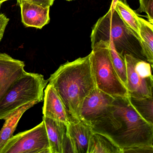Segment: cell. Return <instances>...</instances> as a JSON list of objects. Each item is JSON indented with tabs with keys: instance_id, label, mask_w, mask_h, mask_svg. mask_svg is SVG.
Instances as JSON below:
<instances>
[{
	"instance_id": "4fadbf2b",
	"label": "cell",
	"mask_w": 153,
	"mask_h": 153,
	"mask_svg": "<svg viewBox=\"0 0 153 153\" xmlns=\"http://www.w3.org/2000/svg\"><path fill=\"white\" fill-rule=\"evenodd\" d=\"M50 143L51 153H62V146L67 133V125L59 121L43 116Z\"/></svg>"
},
{
	"instance_id": "6da1fadb",
	"label": "cell",
	"mask_w": 153,
	"mask_h": 153,
	"mask_svg": "<svg viewBox=\"0 0 153 153\" xmlns=\"http://www.w3.org/2000/svg\"><path fill=\"white\" fill-rule=\"evenodd\" d=\"M93 132L107 136L122 150L153 146V124L137 112L128 97H114L111 115Z\"/></svg>"
},
{
	"instance_id": "8fae6325",
	"label": "cell",
	"mask_w": 153,
	"mask_h": 153,
	"mask_svg": "<svg viewBox=\"0 0 153 153\" xmlns=\"http://www.w3.org/2000/svg\"><path fill=\"white\" fill-rule=\"evenodd\" d=\"M18 3L21 9L22 23L26 27L42 29L50 23V7H45L24 1Z\"/></svg>"
},
{
	"instance_id": "277c9868",
	"label": "cell",
	"mask_w": 153,
	"mask_h": 153,
	"mask_svg": "<svg viewBox=\"0 0 153 153\" xmlns=\"http://www.w3.org/2000/svg\"><path fill=\"white\" fill-rule=\"evenodd\" d=\"M48 79L42 74L26 71L5 94L0 101V120L6 118L19 108L35 101L44 100V89Z\"/></svg>"
},
{
	"instance_id": "9a60e30c",
	"label": "cell",
	"mask_w": 153,
	"mask_h": 153,
	"mask_svg": "<svg viewBox=\"0 0 153 153\" xmlns=\"http://www.w3.org/2000/svg\"><path fill=\"white\" fill-rule=\"evenodd\" d=\"M114 9L123 22L140 42V24L137 14L128 5L120 0L116 2Z\"/></svg>"
},
{
	"instance_id": "3957f363",
	"label": "cell",
	"mask_w": 153,
	"mask_h": 153,
	"mask_svg": "<svg viewBox=\"0 0 153 153\" xmlns=\"http://www.w3.org/2000/svg\"><path fill=\"white\" fill-rule=\"evenodd\" d=\"M91 47L100 41L111 42L116 51L123 57L130 54L147 61L138 40L127 27L115 11L110 7L92 27L90 35Z\"/></svg>"
},
{
	"instance_id": "ffe728a7",
	"label": "cell",
	"mask_w": 153,
	"mask_h": 153,
	"mask_svg": "<svg viewBox=\"0 0 153 153\" xmlns=\"http://www.w3.org/2000/svg\"><path fill=\"white\" fill-rule=\"evenodd\" d=\"M123 153H153V146H141L123 150Z\"/></svg>"
},
{
	"instance_id": "8992f818",
	"label": "cell",
	"mask_w": 153,
	"mask_h": 153,
	"mask_svg": "<svg viewBox=\"0 0 153 153\" xmlns=\"http://www.w3.org/2000/svg\"><path fill=\"white\" fill-rule=\"evenodd\" d=\"M128 97L137 98L153 96V66L146 61L125 54Z\"/></svg>"
},
{
	"instance_id": "7a4b0ae2",
	"label": "cell",
	"mask_w": 153,
	"mask_h": 153,
	"mask_svg": "<svg viewBox=\"0 0 153 153\" xmlns=\"http://www.w3.org/2000/svg\"><path fill=\"white\" fill-rule=\"evenodd\" d=\"M48 81L60 97L70 121L79 120L84 100L97 88L89 54L61 65Z\"/></svg>"
},
{
	"instance_id": "d4e9b609",
	"label": "cell",
	"mask_w": 153,
	"mask_h": 153,
	"mask_svg": "<svg viewBox=\"0 0 153 153\" xmlns=\"http://www.w3.org/2000/svg\"><path fill=\"white\" fill-rule=\"evenodd\" d=\"M151 1L153 0H139L140 7L137 10V12H138L139 13L145 12L147 5L148 4L149 2H150Z\"/></svg>"
},
{
	"instance_id": "5bb4252c",
	"label": "cell",
	"mask_w": 153,
	"mask_h": 153,
	"mask_svg": "<svg viewBox=\"0 0 153 153\" xmlns=\"http://www.w3.org/2000/svg\"><path fill=\"white\" fill-rule=\"evenodd\" d=\"M38 103V101H35L25 105L4 120L5 122L4 125L0 131V151L7 141L13 137L19 122L25 112Z\"/></svg>"
},
{
	"instance_id": "484cf974",
	"label": "cell",
	"mask_w": 153,
	"mask_h": 153,
	"mask_svg": "<svg viewBox=\"0 0 153 153\" xmlns=\"http://www.w3.org/2000/svg\"><path fill=\"white\" fill-rule=\"evenodd\" d=\"M7 1H9V0H0V5H1L3 2Z\"/></svg>"
},
{
	"instance_id": "7c38bea8",
	"label": "cell",
	"mask_w": 153,
	"mask_h": 153,
	"mask_svg": "<svg viewBox=\"0 0 153 153\" xmlns=\"http://www.w3.org/2000/svg\"><path fill=\"white\" fill-rule=\"evenodd\" d=\"M93 132L91 126L81 120L70 121L67 125V133L73 143L76 153H87Z\"/></svg>"
},
{
	"instance_id": "603a6c76",
	"label": "cell",
	"mask_w": 153,
	"mask_h": 153,
	"mask_svg": "<svg viewBox=\"0 0 153 153\" xmlns=\"http://www.w3.org/2000/svg\"><path fill=\"white\" fill-rule=\"evenodd\" d=\"M17 2L21 1H24L27 2L39 5L45 7H51V6H52L55 0H17Z\"/></svg>"
},
{
	"instance_id": "e0dca14e",
	"label": "cell",
	"mask_w": 153,
	"mask_h": 153,
	"mask_svg": "<svg viewBox=\"0 0 153 153\" xmlns=\"http://www.w3.org/2000/svg\"><path fill=\"white\" fill-rule=\"evenodd\" d=\"M87 153H123L107 136L93 132L88 145Z\"/></svg>"
},
{
	"instance_id": "ac0fdd59",
	"label": "cell",
	"mask_w": 153,
	"mask_h": 153,
	"mask_svg": "<svg viewBox=\"0 0 153 153\" xmlns=\"http://www.w3.org/2000/svg\"><path fill=\"white\" fill-rule=\"evenodd\" d=\"M128 98L137 112L149 123L153 124V97L143 98L128 97Z\"/></svg>"
},
{
	"instance_id": "9c48e42d",
	"label": "cell",
	"mask_w": 153,
	"mask_h": 153,
	"mask_svg": "<svg viewBox=\"0 0 153 153\" xmlns=\"http://www.w3.org/2000/svg\"><path fill=\"white\" fill-rule=\"evenodd\" d=\"M24 62L0 53V101L14 83L25 72Z\"/></svg>"
},
{
	"instance_id": "cb8c5ba5",
	"label": "cell",
	"mask_w": 153,
	"mask_h": 153,
	"mask_svg": "<svg viewBox=\"0 0 153 153\" xmlns=\"http://www.w3.org/2000/svg\"><path fill=\"white\" fill-rule=\"evenodd\" d=\"M145 12L147 14L148 21L153 24V0L149 2L146 7Z\"/></svg>"
},
{
	"instance_id": "4316f807",
	"label": "cell",
	"mask_w": 153,
	"mask_h": 153,
	"mask_svg": "<svg viewBox=\"0 0 153 153\" xmlns=\"http://www.w3.org/2000/svg\"><path fill=\"white\" fill-rule=\"evenodd\" d=\"M65 1H76V0H65Z\"/></svg>"
},
{
	"instance_id": "ba28073f",
	"label": "cell",
	"mask_w": 153,
	"mask_h": 153,
	"mask_svg": "<svg viewBox=\"0 0 153 153\" xmlns=\"http://www.w3.org/2000/svg\"><path fill=\"white\" fill-rule=\"evenodd\" d=\"M114 97L96 88L84 100L79 112V120L92 129L106 121L111 116Z\"/></svg>"
},
{
	"instance_id": "5b68a950",
	"label": "cell",
	"mask_w": 153,
	"mask_h": 153,
	"mask_svg": "<svg viewBox=\"0 0 153 153\" xmlns=\"http://www.w3.org/2000/svg\"><path fill=\"white\" fill-rule=\"evenodd\" d=\"M91 48L89 59L97 88L113 97H128L114 67L109 42L99 41Z\"/></svg>"
},
{
	"instance_id": "30bf717a",
	"label": "cell",
	"mask_w": 153,
	"mask_h": 153,
	"mask_svg": "<svg viewBox=\"0 0 153 153\" xmlns=\"http://www.w3.org/2000/svg\"><path fill=\"white\" fill-rule=\"evenodd\" d=\"M45 88L42 107L43 116L68 125L70 120L60 97L51 84H48Z\"/></svg>"
},
{
	"instance_id": "d6986e66",
	"label": "cell",
	"mask_w": 153,
	"mask_h": 153,
	"mask_svg": "<svg viewBox=\"0 0 153 153\" xmlns=\"http://www.w3.org/2000/svg\"><path fill=\"white\" fill-rule=\"evenodd\" d=\"M108 42L110 44L111 58L114 67L120 79L126 87L127 83V68L124 57H123L116 51L111 42Z\"/></svg>"
},
{
	"instance_id": "2e32d148",
	"label": "cell",
	"mask_w": 153,
	"mask_h": 153,
	"mask_svg": "<svg viewBox=\"0 0 153 153\" xmlns=\"http://www.w3.org/2000/svg\"><path fill=\"white\" fill-rule=\"evenodd\" d=\"M140 27L139 42L141 51L147 62L153 66V24L139 17Z\"/></svg>"
},
{
	"instance_id": "44dd1931",
	"label": "cell",
	"mask_w": 153,
	"mask_h": 153,
	"mask_svg": "<svg viewBox=\"0 0 153 153\" xmlns=\"http://www.w3.org/2000/svg\"><path fill=\"white\" fill-rule=\"evenodd\" d=\"M76 153L75 148L69 136L66 133L62 146V153Z\"/></svg>"
},
{
	"instance_id": "7402d4cb",
	"label": "cell",
	"mask_w": 153,
	"mask_h": 153,
	"mask_svg": "<svg viewBox=\"0 0 153 153\" xmlns=\"http://www.w3.org/2000/svg\"><path fill=\"white\" fill-rule=\"evenodd\" d=\"M9 19L4 14H0V42L2 40Z\"/></svg>"
},
{
	"instance_id": "52a82bcc",
	"label": "cell",
	"mask_w": 153,
	"mask_h": 153,
	"mask_svg": "<svg viewBox=\"0 0 153 153\" xmlns=\"http://www.w3.org/2000/svg\"><path fill=\"white\" fill-rule=\"evenodd\" d=\"M0 153H51L44 121L31 129L13 136Z\"/></svg>"
}]
</instances>
